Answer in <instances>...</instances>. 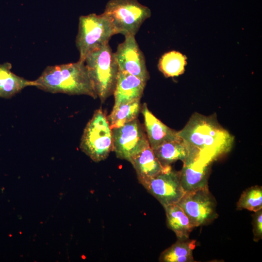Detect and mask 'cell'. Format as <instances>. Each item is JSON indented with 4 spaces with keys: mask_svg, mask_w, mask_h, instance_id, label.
<instances>
[{
    "mask_svg": "<svg viewBox=\"0 0 262 262\" xmlns=\"http://www.w3.org/2000/svg\"><path fill=\"white\" fill-rule=\"evenodd\" d=\"M177 133L189 147L211 163L229 152L234 140V136L220 125L214 116L198 113L192 115Z\"/></svg>",
    "mask_w": 262,
    "mask_h": 262,
    "instance_id": "6da1fadb",
    "label": "cell"
},
{
    "mask_svg": "<svg viewBox=\"0 0 262 262\" xmlns=\"http://www.w3.org/2000/svg\"><path fill=\"white\" fill-rule=\"evenodd\" d=\"M34 81L35 87L47 92L98 98L85 62L80 60L48 66Z\"/></svg>",
    "mask_w": 262,
    "mask_h": 262,
    "instance_id": "7a4b0ae2",
    "label": "cell"
},
{
    "mask_svg": "<svg viewBox=\"0 0 262 262\" xmlns=\"http://www.w3.org/2000/svg\"><path fill=\"white\" fill-rule=\"evenodd\" d=\"M84 62L98 97L104 102L114 94L119 72L114 52L108 43L88 54Z\"/></svg>",
    "mask_w": 262,
    "mask_h": 262,
    "instance_id": "3957f363",
    "label": "cell"
},
{
    "mask_svg": "<svg viewBox=\"0 0 262 262\" xmlns=\"http://www.w3.org/2000/svg\"><path fill=\"white\" fill-rule=\"evenodd\" d=\"M115 34L116 32L110 19L103 13L81 16L76 38L79 60L84 61L88 54L108 44L112 36Z\"/></svg>",
    "mask_w": 262,
    "mask_h": 262,
    "instance_id": "277c9868",
    "label": "cell"
},
{
    "mask_svg": "<svg viewBox=\"0 0 262 262\" xmlns=\"http://www.w3.org/2000/svg\"><path fill=\"white\" fill-rule=\"evenodd\" d=\"M80 148L95 162L105 160L113 151L112 131L107 116L101 108L95 111L86 124Z\"/></svg>",
    "mask_w": 262,
    "mask_h": 262,
    "instance_id": "5b68a950",
    "label": "cell"
},
{
    "mask_svg": "<svg viewBox=\"0 0 262 262\" xmlns=\"http://www.w3.org/2000/svg\"><path fill=\"white\" fill-rule=\"evenodd\" d=\"M110 20L116 33L135 35L151 11L137 0H109L103 13Z\"/></svg>",
    "mask_w": 262,
    "mask_h": 262,
    "instance_id": "8992f818",
    "label": "cell"
},
{
    "mask_svg": "<svg viewBox=\"0 0 262 262\" xmlns=\"http://www.w3.org/2000/svg\"><path fill=\"white\" fill-rule=\"evenodd\" d=\"M112 131L113 151L118 159L131 163L136 155L149 146L145 129L137 118Z\"/></svg>",
    "mask_w": 262,
    "mask_h": 262,
    "instance_id": "52a82bcc",
    "label": "cell"
},
{
    "mask_svg": "<svg viewBox=\"0 0 262 262\" xmlns=\"http://www.w3.org/2000/svg\"><path fill=\"white\" fill-rule=\"evenodd\" d=\"M177 204L195 228L209 224L218 216L216 202L208 187L185 193Z\"/></svg>",
    "mask_w": 262,
    "mask_h": 262,
    "instance_id": "ba28073f",
    "label": "cell"
},
{
    "mask_svg": "<svg viewBox=\"0 0 262 262\" xmlns=\"http://www.w3.org/2000/svg\"><path fill=\"white\" fill-rule=\"evenodd\" d=\"M163 207L177 203L184 194L180 172L171 166L165 167L161 173L140 183Z\"/></svg>",
    "mask_w": 262,
    "mask_h": 262,
    "instance_id": "9c48e42d",
    "label": "cell"
},
{
    "mask_svg": "<svg viewBox=\"0 0 262 262\" xmlns=\"http://www.w3.org/2000/svg\"><path fill=\"white\" fill-rule=\"evenodd\" d=\"M119 71L135 76L147 83L149 75L146 60L133 35L125 36L114 52Z\"/></svg>",
    "mask_w": 262,
    "mask_h": 262,
    "instance_id": "30bf717a",
    "label": "cell"
},
{
    "mask_svg": "<svg viewBox=\"0 0 262 262\" xmlns=\"http://www.w3.org/2000/svg\"><path fill=\"white\" fill-rule=\"evenodd\" d=\"M183 163L182 168L179 172L184 193L208 187L212 163L201 157L196 150L190 147L188 156Z\"/></svg>",
    "mask_w": 262,
    "mask_h": 262,
    "instance_id": "8fae6325",
    "label": "cell"
},
{
    "mask_svg": "<svg viewBox=\"0 0 262 262\" xmlns=\"http://www.w3.org/2000/svg\"><path fill=\"white\" fill-rule=\"evenodd\" d=\"M141 112L144 117L145 131L150 147L152 149L163 143L179 137L177 131L170 128L158 119L144 103Z\"/></svg>",
    "mask_w": 262,
    "mask_h": 262,
    "instance_id": "7c38bea8",
    "label": "cell"
},
{
    "mask_svg": "<svg viewBox=\"0 0 262 262\" xmlns=\"http://www.w3.org/2000/svg\"><path fill=\"white\" fill-rule=\"evenodd\" d=\"M146 84L135 76L119 71L113 94L115 103L113 109L120 104L140 99Z\"/></svg>",
    "mask_w": 262,
    "mask_h": 262,
    "instance_id": "4fadbf2b",
    "label": "cell"
},
{
    "mask_svg": "<svg viewBox=\"0 0 262 262\" xmlns=\"http://www.w3.org/2000/svg\"><path fill=\"white\" fill-rule=\"evenodd\" d=\"M131 163L135 170L140 183L155 177L165 168L156 158L150 146L136 155Z\"/></svg>",
    "mask_w": 262,
    "mask_h": 262,
    "instance_id": "5bb4252c",
    "label": "cell"
},
{
    "mask_svg": "<svg viewBox=\"0 0 262 262\" xmlns=\"http://www.w3.org/2000/svg\"><path fill=\"white\" fill-rule=\"evenodd\" d=\"M12 65L0 64V98H9L28 86H35L34 81L27 80L11 71Z\"/></svg>",
    "mask_w": 262,
    "mask_h": 262,
    "instance_id": "9a60e30c",
    "label": "cell"
},
{
    "mask_svg": "<svg viewBox=\"0 0 262 262\" xmlns=\"http://www.w3.org/2000/svg\"><path fill=\"white\" fill-rule=\"evenodd\" d=\"M155 156L163 167L171 166L177 161L184 162L189 152V147L180 138L165 142L152 149Z\"/></svg>",
    "mask_w": 262,
    "mask_h": 262,
    "instance_id": "2e32d148",
    "label": "cell"
},
{
    "mask_svg": "<svg viewBox=\"0 0 262 262\" xmlns=\"http://www.w3.org/2000/svg\"><path fill=\"white\" fill-rule=\"evenodd\" d=\"M164 208L167 227L175 233L178 239L189 238L191 232L195 227L182 208L177 203Z\"/></svg>",
    "mask_w": 262,
    "mask_h": 262,
    "instance_id": "e0dca14e",
    "label": "cell"
},
{
    "mask_svg": "<svg viewBox=\"0 0 262 262\" xmlns=\"http://www.w3.org/2000/svg\"><path fill=\"white\" fill-rule=\"evenodd\" d=\"M196 240L188 239H178L160 255L161 262H195L193 251L196 247Z\"/></svg>",
    "mask_w": 262,
    "mask_h": 262,
    "instance_id": "ac0fdd59",
    "label": "cell"
},
{
    "mask_svg": "<svg viewBox=\"0 0 262 262\" xmlns=\"http://www.w3.org/2000/svg\"><path fill=\"white\" fill-rule=\"evenodd\" d=\"M141 110L140 99L120 104L107 116L111 129L120 127L136 118Z\"/></svg>",
    "mask_w": 262,
    "mask_h": 262,
    "instance_id": "d6986e66",
    "label": "cell"
},
{
    "mask_svg": "<svg viewBox=\"0 0 262 262\" xmlns=\"http://www.w3.org/2000/svg\"><path fill=\"white\" fill-rule=\"evenodd\" d=\"M186 60V57L180 52L171 51L162 56L158 68L165 77L178 76L184 72Z\"/></svg>",
    "mask_w": 262,
    "mask_h": 262,
    "instance_id": "ffe728a7",
    "label": "cell"
},
{
    "mask_svg": "<svg viewBox=\"0 0 262 262\" xmlns=\"http://www.w3.org/2000/svg\"><path fill=\"white\" fill-rule=\"evenodd\" d=\"M262 209V187L253 186L242 193L237 203V209H246L254 212Z\"/></svg>",
    "mask_w": 262,
    "mask_h": 262,
    "instance_id": "44dd1931",
    "label": "cell"
},
{
    "mask_svg": "<svg viewBox=\"0 0 262 262\" xmlns=\"http://www.w3.org/2000/svg\"><path fill=\"white\" fill-rule=\"evenodd\" d=\"M253 240L258 242L262 238V209L252 215Z\"/></svg>",
    "mask_w": 262,
    "mask_h": 262,
    "instance_id": "7402d4cb",
    "label": "cell"
}]
</instances>
